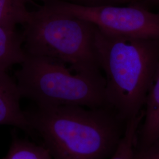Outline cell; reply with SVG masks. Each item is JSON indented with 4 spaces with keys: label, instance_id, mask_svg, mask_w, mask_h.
I'll return each instance as SVG.
<instances>
[{
    "label": "cell",
    "instance_id": "cell-1",
    "mask_svg": "<svg viewBox=\"0 0 159 159\" xmlns=\"http://www.w3.org/2000/svg\"><path fill=\"white\" fill-rule=\"evenodd\" d=\"M52 159H106L116 151L126 122L108 107L36 106L25 111Z\"/></svg>",
    "mask_w": 159,
    "mask_h": 159
},
{
    "label": "cell",
    "instance_id": "cell-2",
    "mask_svg": "<svg viewBox=\"0 0 159 159\" xmlns=\"http://www.w3.org/2000/svg\"><path fill=\"white\" fill-rule=\"evenodd\" d=\"M95 48L105 74L107 106L127 122L144 108L159 65V39L115 35L96 27Z\"/></svg>",
    "mask_w": 159,
    "mask_h": 159
},
{
    "label": "cell",
    "instance_id": "cell-3",
    "mask_svg": "<svg viewBox=\"0 0 159 159\" xmlns=\"http://www.w3.org/2000/svg\"><path fill=\"white\" fill-rule=\"evenodd\" d=\"M24 25L23 48L28 56L67 64L74 73L100 71L94 25L44 4L31 12Z\"/></svg>",
    "mask_w": 159,
    "mask_h": 159
},
{
    "label": "cell",
    "instance_id": "cell-4",
    "mask_svg": "<svg viewBox=\"0 0 159 159\" xmlns=\"http://www.w3.org/2000/svg\"><path fill=\"white\" fill-rule=\"evenodd\" d=\"M15 73L22 97L46 107H107L105 79L100 71L74 73L65 64L46 57L27 55Z\"/></svg>",
    "mask_w": 159,
    "mask_h": 159
},
{
    "label": "cell",
    "instance_id": "cell-5",
    "mask_svg": "<svg viewBox=\"0 0 159 159\" xmlns=\"http://www.w3.org/2000/svg\"><path fill=\"white\" fill-rule=\"evenodd\" d=\"M44 4L91 23L108 34L159 39V13L139 5L85 7L62 0H52Z\"/></svg>",
    "mask_w": 159,
    "mask_h": 159
},
{
    "label": "cell",
    "instance_id": "cell-6",
    "mask_svg": "<svg viewBox=\"0 0 159 159\" xmlns=\"http://www.w3.org/2000/svg\"><path fill=\"white\" fill-rule=\"evenodd\" d=\"M21 98L16 81L7 71L0 70V125H12L33 134L26 114L20 107Z\"/></svg>",
    "mask_w": 159,
    "mask_h": 159
},
{
    "label": "cell",
    "instance_id": "cell-7",
    "mask_svg": "<svg viewBox=\"0 0 159 159\" xmlns=\"http://www.w3.org/2000/svg\"><path fill=\"white\" fill-rule=\"evenodd\" d=\"M142 124L137 133L135 148L147 147L159 139V65L148 89Z\"/></svg>",
    "mask_w": 159,
    "mask_h": 159
},
{
    "label": "cell",
    "instance_id": "cell-8",
    "mask_svg": "<svg viewBox=\"0 0 159 159\" xmlns=\"http://www.w3.org/2000/svg\"><path fill=\"white\" fill-rule=\"evenodd\" d=\"M23 44L22 34L17 33L15 29L0 26V70L7 71L27 59Z\"/></svg>",
    "mask_w": 159,
    "mask_h": 159
},
{
    "label": "cell",
    "instance_id": "cell-9",
    "mask_svg": "<svg viewBox=\"0 0 159 159\" xmlns=\"http://www.w3.org/2000/svg\"><path fill=\"white\" fill-rule=\"evenodd\" d=\"M144 111L126 122L124 134L110 159H133L137 133L142 123Z\"/></svg>",
    "mask_w": 159,
    "mask_h": 159
},
{
    "label": "cell",
    "instance_id": "cell-10",
    "mask_svg": "<svg viewBox=\"0 0 159 159\" xmlns=\"http://www.w3.org/2000/svg\"><path fill=\"white\" fill-rule=\"evenodd\" d=\"M25 3L24 0H0V26L15 29L17 24L27 23L31 12Z\"/></svg>",
    "mask_w": 159,
    "mask_h": 159
},
{
    "label": "cell",
    "instance_id": "cell-11",
    "mask_svg": "<svg viewBox=\"0 0 159 159\" xmlns=\"http://www.w3.org/2000/svg\"><path fill=\"white\" fill-rule=\"evenodd\" d=\"M2 159H52L48 151L43 145L15 136L13 137L7 155Z\"/></svg>",
    "mask_w": 159,
    "mask_h": 159
},
{
    "label": "cell",
    "instance_id": "cell-12",
    "mask_svg": "<svg viewBox=\"0 0 159 159\" xmlns=\"http://www.w3.org/2000/svg\"><path fill=\"white\" fill-rule=\"evenodd\" d=\"M133 159H159V139L146 148H134Z\"/></svg>",
    "mask_w": 159,
    "mask_h": 159
},
{
    "label": "cell",
    "instance_id": "cell-13",
    "mask_svg": "<svg viewBox=\"0 0 159 159\" xmlns=\"http://www.w3.org/2000/svg\"><path fill=\"white\" fill-rule=\"evenodd\" d=\"M66 2L85 7L121 5L120 0H68Z\"/></svg>",
    "mask_w": 159,
    "mask_h": 159
},
{
    "label": "cell",
    "instance_id": "cell-14",
    "mask_svg": "<svg viewBox=\"0 0 159 159\" xmlns=\"http://www.w3.org/2000/svg\"><path fill=\"white\" fill-rule=\"evenodd\" d=\"M123 4L125 3H136V2H152L153 0H122Z\"/></svg>",
    "mask_w": 159,
    "mask_h": 159
},
{
    "label": "cell",
    "instance_id": "cell-15",
    "mask_svg": "<svg viewBox=\"0 0 159 159\" xmlns=\"http://www.w3.org/2000/svg\"><path fill=\"white\" fill-rule=\"evenodd\" d=\"M39 1H43L44 3H46V2H48V1H52V0H39ZM62 1H68V0H62ZM25 1L26 2V1H27V0H25Z\"/></svg>",
    "mask_w": 159,
    "mask_h": 159
},
{
    "label": "cell",
    "instance_id": "cell-16",
    "mask_svg": "<svg viewBox=\"0 0 159 159\" xmlns=\"http://www.w3.org/2000/svg\"><path fill=\"white\" fill-rule=\"evenodd\" d=\"M152 3H154V4H159V0H153Z\"/></svg>",
    "mask_w": 159,
    "mask_h": 159
},
{
    "label": "cell",
    "instance_id": "cell-17",
    "mask_svg": "<svg viewBox=\"0 0 159 159\" xmlns=\"http://www.w3.org/2000/svg\"><path fill=\"white\" fill-rule=\"evenodd\" d=\"M120 2H121V4H123V2H122V0H120Z\"/></svg>",
    "mask_w": 159,
    "mask_h": 159
}]
</instances>
